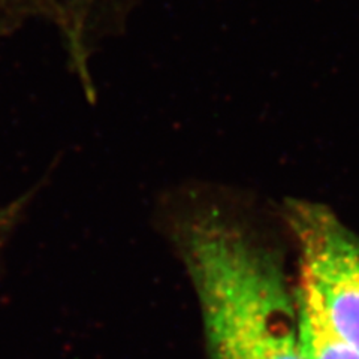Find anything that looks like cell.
<instances>
[{
  "label": "cell",
  "mask_w": 359,
  "mask_h": 359,
  "mask_svg": "<svg viewBox=\"0 0 359 359\" xmlns=\"http://www.w3.org/2000/svg\"><path fill=\"white\" fill-rule=\"evenodd\" d=\"M154 219L195 292L210 359H307L278 255L226 194L204 180L175 184Z\"/></svg>",
  "instance_id": "obj_1"
},
{
  "label": "cell",
  "mask_w": 359,
  "mask_h": 359,
  "mask_svg": "<svg viewBox=\"0 0 359 359\" xmlns=\"http://www.w3.org/2000/svg\"><path fill=\"white\" fill-rule=\"evenodd\" d=\"M285 216L299 252L298 287L337 337L359 352V238L322 204L289 201Z\"/></svg>",
  "instance_id": "obj_2"
},
{
  "label": "cell",
  "mask_w": 359,
  "mask_h": 359,
  "mask_svg": "<svg viewBox=\"0 0 359 359\" xmlns=\"http://www.w3.org/2000/svg\"><path fill=\"white\" fill-rule=\"evenodd\" d=\"M45 183H47V178H42L39 183L33 184L25 194L0 205V268L4 265V255L8 244L13 240L21 223L25 222L33 201L36 199Z\"/></svg>",
  "instance_id": "obj_4"
},
{
  "label": "cell",
  "mask_w": 359,
  "mask_h": 359,
  "mask_svg": "<svg viewBox=\"0 0 359 359\" xmlns=\"http://www.w3.org/2000/svg\"><path fill=\"white\" fill-rule=\"evenodd\" d=\"M301 340L307 359H359V352L344 343L328 327L314 299L299 287L295 289Z\"/></svg>",
  "instance_id": "obj_3"
}]
</instances>
